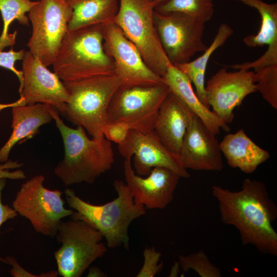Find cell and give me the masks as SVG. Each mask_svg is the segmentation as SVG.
Instances as JSON below:
<instances>
[{
	"instance_id": "obj_17",
	"label": "cell",
	"mask_w": 277,
	"mask_h": 277,
	"mask_svg": "<svg viewBox=\"0 0 277 277\" xmlns=\"http://www.w3.org/2000/svg\"><path fill=\"white\" fill-rule=\"evenodd\" d=\"M179 157L187 170L221 171L224 168L220 143L202 121L192 112Z\"/></svg>"
},
{
	"instance_id": "obj_11",
	"label": "cell",
	"mask_w": 277,
	"mask_h": 277,
	"mask_svg": "<svg viewBox=\"0 0 277 277\" xmlns=\"http://www.w3.org/2000/svg\"><path fill=\"white\" fill-rule=\"evenodd\" d=\"M156 32L170 62L173 65L190 61L208 46L203 40L204 22L181 13L153 15Z\"/></svg>"
},
{
	"instance_id": "obj_31",
	"label": "cell",
	"mask_w": 277,
	"mask_h": 277,
	"mask_svg": "<svg viewBox=\"0 0 277 277\" xmlns=\"http://www.w3.org/2000/svg\"><path fill=\"white\" fill-rule=\"evenodd\" d=\"M130 130L123 123H107L103 128V133L107 140L119 145L126 140Z\"/></svg>"
},
{
	"instance_id": "obj_33",
	"label": "cell",
	"mask_w": 277,
	"mask_h": 277,
	"mask_svg": "<svg viewBox=\"0 0 277 277\" xmlns=\"http://www.w3.org/2000/svg\"><path fill=\"white\" fill-rule=\"evenodd\" d=\"M23 163H19L18 161L8 160L6 162L0 163V179L5 178L13 180H23L26 178V175L22 170H16L14 171H10L21 168Z\"/></svg>"
},
{
	"instance_id": "obj_19",
	"label": "cell",
	"mask_w": 277,
	"mask_h": 277,
	"mask_svg": "<svg viewBox=\"0 0 277 277\" xmlns=\"http://www.w3.org/2000/svg\"><path fill=\"white\" fill-rule=\"evenodd\" d=\"M162 78L170 91L199 117L213 134H219L221 129L225 132L230 131L229 125L201 102L194 92L190 79L177 67L171 64Z\"/></svg>"
},
{
	"instance_id": "obj_24",
	"label": "cell",
	"mask_w": 277,
	"mask_h": 277,
	"mask_svg": "<svg viewBox=\"0 0 277 277\" xmlns=\"http://www.w3.org/2000/svg\"><path fill=\"white\" fill-rule=\"evenodd\" d=\"M65 1L72 10L68 31L109 21L114 6V0Z\"/></svg>"
},
{
	"instance_id": "obj_8",
	"label": "cell",
	"mask_w": 277,
	"mask_h": 277,
	"mask_svg": "<svg viewBox=\"0 0 277 277\" xmlns=\"http://www.w3.org/2000/svg\"><path fill=\"white\" fill-rule=\"evenodd\" d=\"M45 177L39 174L23 183L13 201V208L28 219L36 232L54 238L62 220L74 213L65 207L63 192L50 190L44 185Z\"/></svg>"
},
{
	"instance_id": "obj_23",
	"label": "cell",
	"mask_w": 277,
	"mask_h": 277,
	"mask_svg": "<svg viewBox=\"0 0 277 277\" xmlns=\"http://www.w3.org/2000/svg\"><path fill=\"white\" fill-rule=\"evenodd\" d=\"M233 32V29L229 25L226 23L222 24L211 45L200 56L187 63L174 65L193 83L195 87L196 95L209 108L210 107L207 103L205 93V75L207 65L212 54L226 43Z\"/></svg>"
},
{
	"instance_id": "obj_9",
	"label": "cell",
	"mask_w": 277,
	"mask_h": 277,
	"mask_svg": "<svg viewBox=\"0 0 277 277\" xmlns=\"http://www.w3.org/2000/svg\"><path fill=\"white\" fill-rule=\"evenodd\" d=\"M170 90L165 83L121 85L107 110V123H123L143 133L153 131L158 112Z\"/></svg>"
},
{
	"instance_id": "obj_13",
	"label": "cell",
	"mask_w": 277,
	"mask_h": 277,
	"mask_svg": "<svg viewBox=\"0 0 277 277\" xmlns=\"http://www.w3.org/2000/svg\"><path fill=\"white\" fill-rule=\"evenodd\" d=\"M237 70L231 72L227 68H222L205 85L209 106L228 125L234 119V109L242 104L247 95L257 91L255 72L244 69Z\"/></svg>"
},
{
	"instance_id": "obj_14",
	"label": "cell",
	"mask_w": 277,
	"mask_h": 277,
	"mask_svg": "<svg viewBox=\"0 0 277 277\" xmlns=\"http://www.w3.org/2000/svg\"><path fill=\"white\" fill-rule=\"evenodd\" d=\"M117 148L125 159L133 157L134 168L138 175L147 176L153 168L164 167L173 171L181 177H190L179 155L167 149L154 130L143 133L130 129L126 140L118 145Z\"/></svg>"
},
{
	"instance_id": "obj_6",
	"label": "cell",
	"mask_w": 277,
	"mask_h": 277,
	"mask_svg": "<svg viewBox=\"0 0 277 277\" xmlns=\"http://www.w3.org/2000/svg\"><path fill=\"white\" fill-rule=\"evenodd\" d=\"M56 236L61 246L54 255L58 274L63 277L81 276L107 250L102 234L82 220H62Z\"/></svg>"
},
{
	"instance_id": "obj_22",
	"label": "cell",
	"mask_w": 277,
	"mask_h": 277,
	"mask_svg": "<svg viewBox=\"0 0 277 277\" xmlns=\"http://www.w3.org/2000/svg\"><path fill=\"white\" fill-rule=\"evenodd\" d=\"M236 1L255 8L261 18L258 32L246 36L244 43L251 48L267 45L261 60L267 65L277 64V3L268 4L262 0Z\"/></svg>"
},
{
	"instance_id": "obj_1",
	"label": "cell",
	"mask_w": 277,
	"mask_h": 277,
	"mask_svg": "<svg viewBox=\"0 0 277 277\" xmlns=\"http://www.w3.org/2000/svg\"><path fill=\"white\" fill-rule=\"evenodd\" d=\"M212 193L222 223L238 229L243 245L254 246L264 254L277 255V232L272 226L277 207L263 182L246 178L238 191L213 185Z\"/></svg>"
},
{
	"instance_id": "obj_3",
	"label": "cell",
	"mask_w": 277,
	"mask_h": 277,
	"mask_svg": "<svg viewBox=\"0 0 277 277\" xmlns=\"http://www.w3.org/2000/svg\"><path fill=\"white\" fill-rule=\"evenodd\" d=\"M113 186L117 197L104 205L87 202L78 196L71 188L64 193L68 206L74 211L70 219L84 221L98 230L106 239L107 246H121L129 249L128 228L132 222L146 213L145 207L135 204L127 185L115 180Z\"/></svg>"
},
{
	"instance_id": "obj_34",
	"label": "cell",
	"mask_w": 277,
	"mask_h": 277,
	"mask_svg": "<svg viewBox=\"0 0 277 277\" xmlns=\"http://www.w3.org/2000/svg\"><path fill=\"white\" fill-rule=\"evenodd\" d=\"M7 179H0V227L2 224L10 219H13L18 215L17 212L13 208L8 205L3 204L2 202V191L4 188ZM0 261L4 262V259L0 257Z\"/></svg>"
},
{
	"instance_id": "obj_25",
	"label": "cell",
	"mask_w": 277,
	"mask_h": 277,
	"mask_svg": "<svg viewBox=\"0 0 277 277\" xmlns=\"http://www.w3.org/2000/svg\"><path fill=\"white\" fill-rule=\"evenodd\" d=\"M31 0H0V12L3 29L0 35V51L5 47H12L15 44L17 31L12 34L8 33L9 27L14 20L23 25L29 26L28 15L31 8L36 3Z\"/></svg>"
},
{
	"instance_id": "obj_36",
	"label": "cell",
	"mask_w": 277,
	"mask_h": 277,
	"mask_svg": "<svg viewBox=\"0 0 277 277\" xmlns=\"http://www.w3.org/2000/svg\"><path fill=\"white\" fill-rule=\"evenodd\" d=\"M180 267V266L179 262L175 263L174 265L172 267L169 276H177L179 273Z\"/></svg>"
},
{
	"instance_id": "obj_10",
	"label": "cell",
	"mask_w": 277,
	"mask_h": 277,
	"mask_svg": "<svg viewBox=\"0 0 277 277\" xmlns=\"http://www.w3.org/2000/svg\"><path fill=\"white\" fill-rule=\"evenodd\" d=\"M72 15L65 0H39L29 11L32 33L27 45L45 66L52 65L56 58Z\"/></svg>"
},
{
	"instance_id": "obj_12",
	"label": "cell",
	"mask_w": 277,
	"mask_h": 277,
	"mask_svg": "<svg viewBox=\"0 0 277 277\" xmlns=\"http://www.w3.org/2000/svg\"><path fill=\"white\" fill-rule=\"evenodd\" d=\"M104 49L114 59L115 74L125 86L151 85L164 83L163 78L146 64L135 45L115 23L102 24Z\"/></svg>"
},
{
	"instance_id": "obj_5",
	"label": "cell",
	"mask_w": 277,
	"mask_h": 277,
	"mask_svg": "<svg viewBox=\"0 0 277 277\" xmlns=\"http://www.w3.org/2000/svg\"><path fill=\"white\" fill-rule=\"evenodd\" d=\"M69 94L62 116L73 125L82 126L92 138L104 137L109 103L122 84L116 74L63 82Z\"/></svg>"
},
{
	"instance_id": "obj_16",
	"label": "cell",
	"mask_w": 277,
	"mask_h": 277,
	"mask_svg": "<svg viewBox=\"0 0 277 277\" xmlns=\"http://www.w3.org/2000/svg\"><path fill=\"white\" fill-rule=\"evenodd\" d=\"M131 159H125L124 173L134 203L150 209L165 208L172 201L181 176L169 169L155 167L142 177L135 174Z\"/></svg>"
},
{
	"instance_id": "obj_21",
	"label": "cell",
	"mask_w": 277,
	"mask_h": 277,
	"mask_svg": "<svg viewBox=\"0 0 277 277\" xmlns=\"http://www.w3.org/2000/svg\"><path fill=\"white\" fill-rule=\"evenodd\" d=\"M220 146L228 165L247 174L254 172L270 157L269 153L257 145L243 129L226 134Z\"/></svg>"
},
{
	"instance_id": "obj_20",
	"label": "cell",
	"mask_w": 277,
	"mask_h": 277,
	"mask_svg": "<svg viewBox=\"0 0 277 277\" xmlns=\"http://www.w3.org/2000/svg\"><path fill=\"white\" fill-rule=\"evenodd\" d=\"M51 107L48 104L37 103L12 107V132L0 149V163L8 160L10 151L15 144L32 138L42 126L53 120Z\"/></svg>"
},
{
	"instance_id": "obj_26",
	"label": "cell",
	"mask_w": 277,
	"mask_h": 277,
	"mask_svg": "<svg viewBox=\"0 0 277 277\" xmlns=\"http://www.w3.org/2000/svg\"><path fill=\"white\" fill-rule=\"evenodd\" d=\"M160 11L186 14L206 23L214 14V6L213 0H168L160 6Z\"/></svg>"
},
{
	"instance_id": "obj_29",
	"label": "cell",
	"mask_w": 277,
	"mask_h": 277,
	"mask_svg": "<svg viewBox=\"0 0 277 277\" xmlns=\"http://www.w3.org/2000/svg\"><path fill=\"white\" fill-rule=\"evenodd\" d=\"M161 255L154 247H146L143 251L144 263L136 276L153 277L159 273L163 267L162 262L159 264Z\"/></svg>"
},
{
	"instance_id": "obj_15",
	"label": "cell",
	"mask_w": 277,
	"mask_h": 277,
	"mask_svg": "<svg viewBox=\"0 0 277 277\" xmlns=\"http://www.w3.org/2000/svg\"><path fill=\"white\" fill-rule=\"evenodd\" d=\"M23 84L19 91L24 105L43 103L54 106L61 115L69 100L63 82L29 50L22 60Z\"/></svg>"
},
{
	"instance_id": "obj_30",
	"label": "cell",
	"mask_w": 277,
	"mask_h": 277,
	"mask_svg": "<svg viewBox=\"0 0 277 277\" xmlns=\"http://www.w3.org/2000/svg\"><path fill=\"white\" fill-rule=\"evenodd\" d=\"M25 52L24 49L14 51L12 47L8 51H0V67L11 70L16 75L19 82L18 91L22 88L23 75L22 70H18L15 68V64L17 61L23 59Z\"/></svg>"
},
{
	"instance_id": "obj_18",
	"label": "cell",
	"mask_w": 277,
	"mask_h": 277,
	"mask_svg": "<svg viewBox=\"0 0 277 277\" xmlns=\"http://www.w3.org/2000/svg\"><path fill=\"white\" fill-rule=\"evenodd\" d=\"M191 112L170 91L160 107L154 131L162 143L170 151H181Z\"/></svg>"
},
{
	"instance_id": "obj_4",
	"label": "cell",
	"mask_w": 277,
	"mask_h": 277,
	"mask_svg": "<svg viewBox=\"0 0 277 277\" xmlns=\"http://www.w3.org/2000/svg\"><path fill=\"white\" fill-rule=\"evenodd\" d=\"M103 39L102 24L68 31L52 65L53 72L63 82L116 74Z\"/></svg>"
},
{
	"instance_id": "obj_32",
	"label": "cell",
	"mask_w": 277,
	"mask_h": 277,
	"mask_svg": "<svg viewBox=\"0 0 277 277\" xmlns=\"http://www.w3.org/2000/svg\"><path fill=\"white\" fill-rule=\"evenodd\" d=\"M4 263L12 266L10 273L14 277H56L58 275L57 271L55 270L43 272L39 275L31 273L23 268L13 256L4 258Z\"/></svg>"
},
{
	"instance_id": "obj_2",
	"label": "cell",
	"mask_w": 277,
	"mask_h": 277,
	"mask_svg": "<svg viewBox=\"0 0 277 277\" xmlns=\"http://www.w3.org/2000/svg\"><path fill=\"white\" fill-rule=\"evenodd\" d=\"M50 112L64 149V157L55 167L54 174L66 187L83 183L93 184L110 169L114 162L111 142L105 137L100 140L89 138L82 126L76 128L68 126L53 106Z\"/></svg>"
},
{
	"instance_id": "obj_28",
	"label": "cell",
	"mask_w": 277,
	"mask_h": 277,
	"mask_svg": "<svg viewBox=\"0 0 277 277\" xmlns=\"http://www.w3.org/2000/svg\"><path fill=\"white\" fill-rule=\"evenodd\" d=\"M256 90L263 98L277 109V65H271L254 72Z\"/></svg>"
},
{
	"instance_id": "obj_35",
	"label": "cell",
	"mask_w": 277,
	"mask_h": 277,
	"mask_svg": "<svg viewBox=\"0 0 277 277\" xmlns=\"http://www.w3.org/2000/svg\"><path fill=\"white\" fill-rule=\"evenodd\" d=\"M107 274L96 266H90L88 268L87 277H105Z\"/></svg>"
},
{
	"instance_id": "obj_7",
	"label": "cell",
	"mask_w": 277,
	"mask_h": 277,
	"mask_svg": "<svg viewBox=\"0 0 277 277\" xmlns=\"http://www.w3.org/2000/svg\"><path fill=\"white\" fill-rule=\"evenodd\" d=\"M152 8L147 0H120L115 23L137 48L148 66L162 77L172 64L160 41Z\"/></svg>"
},
{
	"instance_id": "obj_37",
	"label": "cell",
	"mask_w": 277,
	"mask_h": 277,
	"mask_svg": "<svg viewBox=\"0 0 277 277\" xmlns=\"http://www.w3.org/2000/svg\"><path fill=\"white\" fill-rule=\"evenodd\" d=\"M156 1H163V0H156Z\"/></svg>"
},
{
	"instance_id": "obj_27",
	"label": "cell",
	"mask_w": 277,
	"mask_h": 277,
	"mask_svg": "<svg viewBox=\"0 0 277 277\" xmlns=\"http://www.w3.org/2000/svg\"><path fill=\"white\" fill-rule=\"evenodd\" d=\"M179 263L183 271L192 269L202 277H221L220 268L213 265L206 253L200 250L187 255H179Z\"/></svg>"
}]
</instances>
